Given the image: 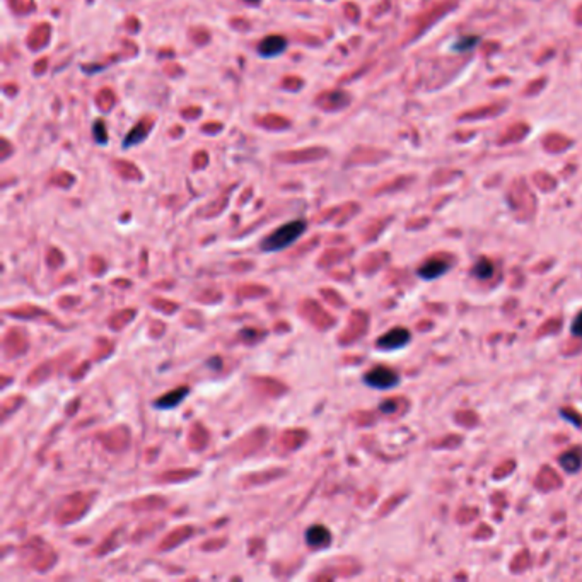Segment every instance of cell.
Here are the masks:
<instances>
[{
	"label": "cell",
	"instance_id": "cell-20",
	"mask_svg": "<svg viewBox=\"0 0 582 582\" xmlns=\"http://www.w3.org/2000/svg\"><path fill=\"white\" fill-rule=\"evenodd\" d=\"M162 507H166V498L161 495H149L132 502L133 511H159Z\"/></svg>",
	"mask_w": 582,
	"mask_h": 582
},
{
	"label": "cell",
	"instance_id": "cell-24",
	"mask_svg": "<svg viewBox=\"0 0 582 582\" xmlns=\"http://www.w3.org/2000/svg\"><path fill=\"white\" fill-rule=\"evenodd\" d=\"M494 263L490 262V260L487 258H482L480 262L475 263V266H473V275L476 278H480V280H489V278L494 275Z\"/></svg>",
	"mask_w": 582,
	"mask_h": 582
},
{
	"label": "cell",
	"instance_id": "cell-3",
	"mask_svg": "<svg viewBox=\"0 0 582 582\" xmlns=\"http://www.w3.org/2000/svg\"><path fill=\"white\" fill-rule=\"evenodd\" d=\"M266 440H269V429L260 427L253 430V432H249L248 436L241 437V439L236 440L234 444H231L229 451L231 454L236 458L251 456V454H255L256 451H260L265 446Z\"/></svg>",
	"mask_w": 582,
	"mask_h": 582
},
{
	"label": "cell",
	"instance_id": "cell-26",
	"mask_svg": "<svg viewBox=\"0 0 582 582\" xmlns=\"http://www.w3.org/2000/svg\"><path fill=\"white\" fill-rule=\"evenodd\" d=\"M153 306L155 307L157 311H162V313L166 314H173L176 309H178V304L176 302H171V301H162V299H154L153 301Z\"/></svg>",
	"mask_w": 582,
	"mask_h": 582
},
{
	"label": "cell",
	"instance_id": "cell-19",
	"mask_svg": "<svg viewBox=\"0 0 582 582\" xmlns=\"http://www.w3.org/2000/svg\"><path fill=\"white\" fill-rule=\"evenodd\" d=\"M188 444H190V449L193 451H202L207 447L208 444V432L207 429L202 424H195L190 430V437H188Z\"/></svg>",
	"mask_w": 582,
	"mask_h": 582
},
{
	"label": "cell",
	"instance_id": "cell-7",
	"mask_svg": "<svg viewBox=\"0 0 582 582\" xmlns=\"http://www.w3.org/2000/svg\"><path fill=\"white\" fill-rule=\"evenodd\" d=\"M99 440L103 443V446L106 447L108 451H111V453H120V451L128 447L130 429L125 427V425H117V427L101 434Z\"/></svg>",
	"mask_w": 582,
	"mask_h": 582
},
{
	"label": "cell",
	"instance_id": "cell-12",
	"mask_svg": "<svg viewBox=\"0 0 582 582\" xmlns=\"http://www.w3.org/2000/svg\"><path fill=\"white\" fill-rule=\"evenodd\" d=\"M195 533V527L193 526H180L176 527V530H173L171 533H168L164 536V540L159 543V550L161 552H168V550H173V548H176L178 545L184 543V541L188 540V538L191 536V534Z\"/></svg>",
	"mask_w": 582,
	"mask_h": 582
},
{
	"label": "cell",
	"instance_id": "cell-28",
	"mask_svg": "<svg viewBox=\"0 0 582 582\" xmlns=\"http://www.w3.org/2000/svg\"><path fill=\"white\" fill-rule=\"evenodd\" d=\"M227 545V540L226 538H219V540H214V543H204L202 545V550H207V552H214V550H219V548H224Z\"/></svg>",
	"mask_w": 582,
	"mask_h": 582
},
{
	"label": "cell",
	"instance_id": "cell-9",
	"mask_svg": "<svg viewBox=\"0 0 582 582\" xmlns=\"http://www.w3.org/2000/svg\"><path fill=\"white\" fill-rule=\"evenodd\" d=\"M411 335L407 328H393L388 333H385L382 337L378 338L376 342V347L379 350H385V352H389V350H398L401 347L407 345L410 342Z\"/></svg>",
	"mask_w": 582,
	"mask_h": 582
},
{
	"label": "cell",
	"instance_id": "cell-8",
	"mask_svg": "<svg viewBox=\"0 0 582 582\" xmlns=\"http://www.w3.org/2000/svg\"><path fill=\"white\" fill-rule=\"evenodd\" d=\"M30 347V340L21 328H10L3 337V350L7 357H19L26 353Z\"/></svg>",
	"mask_w": 582,
	"mask_h": 582
},
{
	"label": "cell",
	"instance_id": "cell-25",
	"mask_svg": "<svg viewBox=\"0 0 582 582\" xmlns=\"http://www.w3.org/2000/svg\"><path fill=\"white\" fill-rule=\"evenodd\" d=\"M237 294L243 295V298H262L263 294H269V289L262 287V285H256V284H248V285H243V287H240Z\"/></svg>",
	"mask_w": 582,
	"mask_h": 582
},
{
	"label": "cell",
	"instance_id": "cell-14",
	"mask_svg": "<svg viewBox=\"0 0 582 582\" xmlns=\"http://www.w3.org/2000/svg\"><path fill=\"white\" fill-rule=\"evenodd\" d=\"M306 541L311 548H324L330 545L331 541V533L321 524H314L307 530L306 533Z\"/></svg>",
	"mask_w": 582,
	"mask_h": 582
},
{
	"label": "cell",
	"instance_id": "cell-29",
	"mask_svg": "<svg viewBox=\"0 0 582 582\" xmlns=\"http://www.w3.org/2000/svg\"><path fill=\"white\" fill-rule=\"evenodd\" d=\"M570 331H572L574 337H581L582 338V311H581L579 314H577L576 318H574L572 327H570Z\"/></svg>",
	"mask_w": 582,
	"mask_h": 582
},
{
	"label": "cell",
	"instance_id": "cell-15",
	"mask_svg": "<svg viewBox=\"0 0 582 582\" xmlns=\"http://www.w3.org/2000/svg\"><path fill=\"white\" fill-rule=\"evenodd\" d=\"M447 270H449V263L439 258H432L418 269V277L425 278V280H434V278L443 277Z\"/></svg>",
	"mask_w": 582,
	"mask_h": 582
},
{
	"label": "cell",
	"instance_id": "cell-21",
	"mask_svg": "<svg viewBox=\"0 0 582 582\" xmlns=\"http://www.w3.org/2000/svg\"><path fill=\"white\" fill-rule=\"evenodd\" d=\"M135 309H132V307H128V309H123V311H118V313H115L113 316L108 320V324H110V328H113L115 331L122 330L123 327H126V324L130 323V321L135 318Z\"/></svg>",
	"mask_w": 582,
	"mask_h": 582
},
{
	"label": "cell",
	"instance_id": "cell-6",
	"mask_svg": "<svg viewBox=\"0 0 582 582\" xmlns=\"http://www.w3.org/2000/svg\"><path fill=\"white\" fill-rule=\"evenodd\" d=\"M364 382L376 389H389V388H395V386L398 385L400 378L393 369H389L386 366H378V367L371 369V371L364 376Z\"/></svg>",
	"mask_w": 582,
	"mask_h": 582
},
{
	"label": "cell",
	"instance_id": "cell-18",
	"mask_svg": "<svg viewBox=\"0 0 582 582\" xmlns=\"http://www.w3.org/2000/svg\"><path fill=\"white\" fill-rule=\"evenodd\" d=\"M197 475H198V469L180 468V469H171V472L161 473V475L155 476V480L161 483H176V482H184V480H190Z\"/></svg>",
	"mask_w": 582,
	"mask_h": 582
},
{
	"label": "cell",
	"instance_id": "cell-1",
	"mask_svg": "<svg viewBox=\"0 0 582 582\" xmlns=\"http://www.w3.org/2000/svg\"><path fill=\"white\" fill-rule=\"evenodd\" d=\"M306 220L298 219L292 220V222L284 224L278 229L270 233L265 240L262 241V249L263 251H280V249H285L287 246L294 244L299 237L304 234L306 231Z\"/></svg>",
	"mask_w": 582,
	"mask_h": 582
},
{
	"label": "cell",
	"instance_id": "cell-11",
	"mask_svg": "<svg viewBox=\"0 0 582 582\" xmlns=\"http://www.w3.org/2000/svg\"><path fill=\"white\" fill-rule=\"evenodd\" d=\"M307 440V430L306 429H289L282 432L278 437V446L282 447L284 453H292V451L299 449Z\"/></svg>",
	"mask_w": 582,
	"mask_h": 582
},
{
	"label": "cell",
	"instance_id": "cell-4",
	"mask_svg": "<svg viewBox=\"0 0 582 582\" xmlns=\"http://www.w3.org/2000/svg\"><path fill=\"white\" fill-rule=\"evenodd\" d=\"M24 556H28V565L32 567L35 570H48L50 567L55 563L57 556L55 552L48 547V545L43 543V540H35L31 543L24 545Z\"/></svg>",
	"mask_w": 582,
	"mask_h": 582
},
{
	"label": "cell",
	"instance_id": "cell-16",
	"mask_svg": "<svg viewBox=\"0 0 582 582\" xmlns=\"http://www.w3.org/2000/svg\"><path fill=\"white\" fill-rule=\"evenodd\" d=\"M284 475H285L284 468H273V469H269V472L251 473V475L244 476V478L241 480V483H244L246 487L263 485V483H269V482H272V480L280 478V476H284Z\"/></svg>",
	"mask_w": 582,
	"mask_h": 582
},
{
	"label": "cell",
	"instance_id": "cell-22",
	"mask_svg": "<svg viewBox=\"0 0 582 582\" xmlns=\"http://www.w3.org/2000/svg\"><path fill=\"white\" fill-rule=\"evenodd\" d=\"M6 313L10 314V316L21 318V320H31V318H36V316H50V313H46V311L39 309V307H36V306L16 307V309L6 311Z\"/></svg>",
	"mask_w": 582,
	"mask_h": 582
},
{
	"label": "cell",
	"instance_id": "cell-23",
	"mask_svg": "<svg viewBox=\"0 0 582 582\" xmlns=\"http://www.w3.org/2000/svg\"><path fill=\"white\" fill-rule=\"evenodd\" d=\"M560 465L569 473H576L582 466V458L579 451H569V453L562 454V456H560Z\"/></svg>",
	"mask_w": 582,
	"mask_h": 582
},
{
	"label": "cell",
	"instance_id": "cell-5",
	"mask_svg": "<svg viewBox=\"0 0 582 582\" xmlns=\"http://www.w3.org/2000/svg\"><path fill=\"white\" fill-rule=\"evenodd\" d=\"M299 314H302V316H304L313 327H316L318 330H327V328H331L335 324L333 316H330V314L321 307L320 302L313 301V299H306V301L302 302Z\"/></svg>",
	"mask_w": 582,
	"mask_h": 582
},
{
	"label": "cell",
	"instance_id": "cell-27",
	"mask_svg": "<svg viewBox=\"0 0 582 582\" xmlns=\"http://www.w3.org/2000/svg\"><path fill=\"white\" fill-rule=\"evenodd\" d=\"M94 140H96L99 146H104V144H106V130H104L103 122L94 123Z\"/></svg>",
	"mask_w": 582,
	"mask_h": 582
},
{
	"label": "cell",
	"instance_id": "cell-17",
	"mask_svg": "<svg viewBox=\"0 0 582 582\" xmlns=\"http://www.w3.org/2000/svg\"><path fill=\"white\" fill-rule=\"evenodd\" d=\"M188 393H190L188 386H182V388L173 389V391L166 393L164 396H161V398L155 400L154 405L157 408H164V410H169V408H175L176 405L182 403V401L188 396Z\"/></svg>",
	"mask_w": 582,
	"mask_h": 582
},
{
	"label": "cell",
	"instance_id": "cell-31",
	"mask_svg": "<svg viewBox=\"0 0 582 582\" xmlns=\"http://www.w3.org/2000/svg\"><path fill=\"white\" fill-rule=\"evenodd\" d=\"M246 2H251V3H256V2H260V0H246Z\"/></svg>",
	"mask_w": 582,
	"mask_h": 582
},
{
	"label": "cell",
	"instance_id": "cell-30",
	"mask_svg": "<svg viewBox=\"0 0 582 582\" xmlns=\"http://www.w3.org/2000/svg\"><path fill=\"white\" fill-rule=\"evenodd\" d=\"M164 330H166V327L161 323V321H153V327H151V335H153L154 338H159V335H161Z\"/></svg>",
	"mask_w": 582,
	"mask_h": 582
},
{
	"label": "cell",
	"instance_id": "cell-2",
	"mask_svg": "<svg viewBox=\"0 0 582 582\" xmlns=\"http://www.w3.org/2000/svg\"><path fill=\"white\" fill-rule=\"evenodd\" d=\"M93 497V492L91 494H88V492H77V494H72L70 497L65 498V502L60 505L59 512H57V523L70 524L79 521V519L89 511V507H91Z\"/></svg>",
	"mask_w": 582,
	"mask_h": 582
},
{
	"label": "cell",
	"instance_id": "cell-13",
	"mask_svg": "<svg viewBox=\"0 0 582 582\" xmlns=\"http://www.w3.org/2000/svg\"><path fill=\"white\" fill-rule=\"evenodd\" d=\"M285 50H287V41H285V38H282V36L278 35L262 39V43L258 45V53L263 59H272V57L282 55Z\"/></svg>",
	"mask_w": 582,
	"mask_h": 582
},
{
	"label": "cell",
	"instance_id": "cell-10",
	"mask_svg": "<svg viewBox=\"0 0 582 582\" xmlns=\"http://www.w3.org/2000/svg\"><path fill=\"white\" fill-rule=\"evenodd\" d=\"M251 385L260 393H263L265 396H273V398H278V396L287 393V386L284 382L275 378H269V376H253Z\"/></svg>",
	"mask_w": 582,
	"mask_h": 582
}]
</instances>
